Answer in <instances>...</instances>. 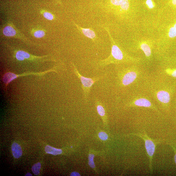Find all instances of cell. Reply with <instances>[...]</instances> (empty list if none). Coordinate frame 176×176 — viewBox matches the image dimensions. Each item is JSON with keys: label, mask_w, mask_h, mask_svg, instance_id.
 <instances>
[{"label": "cell", "mask_w": 176, "mask_h": 176, "mask_svg": "<svg viewBox=\"0 0 176 176\" xmlns=\"http://www.w3.org/2000/svg\"><path fill=\"white\" fill-rule=\"evenodd\" d=\"M174 148V149L175 150V157H174L175 161V163L176 164V149L175 148Z\"/></svg>", "instance_id": "26"}, {"label": "cell", "mask_w": 176, "mask_h": 176, "mask_svg": "<svg viewBox=\"0 0 176 176\" xmlns=\"http://www.w3.org/2000/svg\"><path fill=\"white\" fill-rule=\"evenodd\" d=\"M14 56L17 61H40V59L47 57L46 56H33L25 51L20 50L15 51Z\"/></svg>", "instance_id": "4"}, {"label": "cell", "mask_w": 176, "mask_h": 176, "mask_svg": "<svg viewBox=\"0 0 176 176\" xmlns=\"http://www.w3.org/2000/svg\"><path fill=\"white\" fill-rule=\"evenodd\" d=\"M41 165L40 163H37L33 166L32 168V171L34 174L38 175L39 174L41 168Z\"/></svg>", "instance_id": "15"}, {"label": "cell", "mask_w": 176, "mask_h": 176, "mask_svg": "<svg viewBox=\"0 0 176 176\" xmlns=\"http://www.w3.org/2000/svg\"><path fill=\"white\" fill-rule=\"evenodd\" d=\"M81 30L84 35L87 37L91 39H93L95 37V34L92 30L89 29L83 28H82Z\"/></svg>", "instance_id": "14"}, {"label": "cell", "mask_w": 176, "mask_h": 176, "mask_svg": "<svg viewBox=\"0 0 176 176\" xmlns=\"http://www.w3.org/2000/svg\"><path fill=\"white\" fill-rule=\"evenodd\" d=\"M146 4L149 9H153L154 7V2L152 0H146Z\"/></svg>", "instance_id": "22"}, {"label": "cell", "mask_w": 176, "mask_h": 176, "mask_svg": "<svg viewBox=\"0 0 176 176\" xmlns=\"http://www.w3.org/2000/svg\"><path fill=\"white\" fill-rule=\"evenodd\" d=\"M70 176H80V175L78 172H73L71 174Z\"/></svg>", "instance_id": "23"}, {"label": "cell", "mask_w": 176, "mask_h": 176, "mask_svg": "<svg viewBox=\"0 0 176 176\" xmlns=\"http://www.w3.org/2000/svg\"><path fill=\"white\" fill-rule=\"evenodd\" d=\"M45 150L48 154L54 155L61 154L62 153L61 149H57L49 145L45 146Z\"/></svg>", "instance_id": "12"}, {"label": "cell", "mask_w": 176, "mask_h": 176, "mask_svg": "<svg viewBox=\"0 0 176 176\" xmlns=\"http://www.w3.org/2000/svg\"><path fill=\"white\" fill-rule=\"evenodd\" d=\"M125 56L122 51L117 45L113 44L112 48L111 56L106 60L100 62V65L101 66H104L106 65L115 62L122 61L125 59Z\"/></svg>", "instance_id": "3"}, {"label": "cell", "mask_w": 176, "mask_h": 176, "mask_svg": "<svg viewBox=\"0 0 176 176\" xmlns=\"http://www.w3.org/2000/svg\"><path fill=\"white\" fill-rule=\"evenodd\" d=\"M135 135L139 136L144 140L146 152L150 159V167L151 168L152 159L156 147L154 143L145 134H135Z\"/></svg>", "instance_id": "5"}, {"label": "cell", "mask_w": 176, "mask_h": 176, "mask_svg": "<svg viewBox=\"0 0 176 176\" xmlns=\"http://www.w3.org/2000/svg\"><path fill=\"white\" fill-rule=\"evenodd\" d=\"M168 36L170 38H174L176 37V30L174 27L170 28L168 32Z\"/></svg>", "instance_id": "18"}, {"label": "cell", "mask_w": 176, "mask_h": 176, "mask_svg": "<svg viewBox=\"0 0 176 176\" xmlns=\"http://www.w3.org/2000/svg\"><path fill=\"white\" fill-rule=\"evenodd\" d=\"M157 97L161 103L164 104L168 103L170 100L169 93L164 90H161L157 94Z\"/></svg>", "instance_id": "7"}, {"label": "cell", "mask_w": 176, "mask_h": 176, "mask_svg": "<svg viewBox=\"0 0 176 176\" xmlns=\"http://www.w3.org/2000/svg\"><path fill=\"white\" fill-rule=\"evenodd\" d=\"M44 18L49 20H52L54 18L52 14L48 12H45L43 13Z\"/></svg>", "instance_id": "20"}, {"label": "cell", "mask_w": 176, "mask_h": 176, "mask_svg": "<svg viewBox=\"0 0 176 176\" xmlns=\"http://www.w3.org/2000/svg\"><path fill=\"white\" fill-rule=\"evenodd\" d=\"M140 47L146 56L149 57L151 56V48L148 44L145 43H142L141 44Z\"/></svg>", "instance_id": "13"}, {"label": "cell", "mask_w": 176, "mask_h": 176, "mask_svg": "<svg viewBox=\"0 0 176 176\" xmlns=\"http://www.w3.org/2000/svg\"><path fill=\"white\" fill-rule=\"evenodd\" d=\"M73 65L74 72L76 75L80 79L82 83V88L83 90L84 98L87 99L90 90L94 84L103 77H96L93 78H87L82 76L76 69L75 65Z\"/></svg>", "instance_id": "1"}, {"label": "cell", "mask_w": 176, "mask_h": 176, "mask_svg": "<svg viewBox=\"0 0 176 176\" xmlns=\"http://www.w3.org/2000/svg\"><path fill=\"white\" fill-rule=\"evenodd\" d=\"M52 72L57 73L56 69L55 68H53V69L45 71L43 72L25 73L21 74H16L12 72H8L4 73V75L2 76V81L4 84L5 89L6 90H7L8 84L11 82L20 77L32 75L41 76L44 75L48 73Z\"/></svg>", "instance_id": "2"}, {"label": "cell", "mask_w": 176, "mask_h": 176, "mask_svg": "<svg viewBox=\"0 0 176 176\" xmlns=\"http://www.w3.org/2000/svg\"><path fill=\"white\" fill-rule=\"evenodd\" d=\"M112 4L116 6H120L122 9L126 10L129 8L128 0H111Z\"/></svg>", "instance_id": "9"}, {"label": "cell", "mask_w": 176, "mask_h": 176, "mask_svg": "<svg viewBox=\"0 0 176 176\" xmlns=\"http://www.w3.org/2000/svg\"><path fill=\"white\" fill-rule=\"evenodd\" d=\"M4 34L7 37H13L16 35V30L12 26L8 25L5 27L3 30Z\"/></svg>", "instance_id": "11"}, {"label": "cell", "mask_w": 176, "mask_h": 176, "mask_svg": "<svg viewBox=\"0 0 176 176\" xmlns=\"http://www.w3.org/2000/svg\"><path fill=\"white\" fill-rule=\"evenodd\" d=\"M12 151L13 157L16 158L20 157L22 154L21 147L16 143H14L12 146Z\"/></svg>", "instance_id": "8"}, {"label": "cell", "mask_w": 176, "mask_h": 176, "mask_svg": "<svg viewBox=\"0 0 176 176\" xmlns=\"http://www.w3.org/2000/svg\"><path fill=\"white\" fill-rule=\"evenodd\" d=\"M173 27H174L175 28V30H176V23L175 24Z\"/></svg>", "instance_id": "28"}, {"label": "cell", "mask_w": 176, "mask_h": 176, "mask_svg": "<svg viewBox=\"0 0 176 176\" xmlns=\"http://www.w3.org/2000/svg\"><path fill=\"white\" fill-rule=\"evenodd\" d=\"M25 176H32V175L30 174V173L28 172L27 173V174H26V175H25Z\"/></svg>", "instance_id": "27"}, {"label": "cell", "mask_w": 176, "mask_h": 176, "mask_svg": "<svg viewBox=\"0 0 176 176\" xmlns=\"http://www.w3.org/2000/svg\"><path fill=\"white\" fill-rule=\"evenodd\" d=\"M171 4L173 6H176V0H171Z\"/></svg>", "instance_id": "25"}, {"label": "cell", "mask_w": 176, "mask_h": 176, "mask_svg": "<svg viewBox=\"0 0 176 176\" xmlns=\"http://www.w3.org/2000/svg\"><path fill=\"white\" fill-rule=\"evenodd\" d=\"M171 75L173 77L176 78V69L173 71L171 73Z\"/></svg>", "instance_id": "24"}, {"label": "cell", "mask_w": 176, "mask_h": 176, "mask_svg": "<svg viewBox=\"0 0 176 176\" xmlns=\"http://www.w3.org/2000/svg\"><path fill=\"white\" fill-rule=\"evenodd\" d=\"M97 103V106L96 107L97 112L101 116H104L106 115V111L104 107L99 103L98 101H96Z\"/></svg>", "instance_id": "16"}, {"label": "cell", "mask_w": 176, "mask_h": 176, "mask_svg": "<svg viewBox=\"0 0 176 176\" xmlns=\"http://www.w3.org/2000/svg\"><path fill=\"white\" fill-rule=\"evenodd\" d=\"M99 137L101 140L103 141L106 140L108 138V136L106 133L101 132L99 133Z\"/></svg>", "instance_id": "21"}, {"label": "cell", "mask_w": 176, "mask_h": 176, "mask_svg": "<svg viewBox=\"0 0 176 176\" xmlns=\"http://www.w3.org/2000/svg\"><path fill=\"white\" fill-rule=\"evenodd\" d=\"M94 155L89 154V166L92 168L95 167L94 161Z\"/></svg>", "instance_id": "19"}, {"label": "cell", "mask_w": 176, "mask_h": 176, "mask_svg": "<svg viewBox=\"0 0 176 176\" xmlns=\"http://www.w3.org/2000/svg\"><path fill=\"white\" fill-rule=\"evenodd\" d=\"M120 75V83L122 86H126L131 84L137 77V74L134 71L127 70Z\"/></svg>", "instance_id": "6"}, {"label": "cell", "mask_w": 176, "mask_h": 176, "mask_svg": "<svg viewBox=\"0 0 176 176\" xmlns=\"http://www.w3.org/2000/svg\"><path fill=\"white\" fill-rule=\"evenodd\" d=\"M134 103L135 106L140 107H150L152 106L151 102L145 98L138 99L134 101Z\"/></svg>", "instance_id": "10"}, {"label": "cell", "mask_w": 176, "mask_h": 176, "mask_svg": "<svg viewBox=\"0 0 176 176\" xmlns=\"http://www.w3.org/2000/svg\"><path fill=\"white\" fill-rule=\"evenodd\" d=\"M33 35L35 37L40 38L43 37L45 35V32L44 30H36L34 32Z\"/></svg>", "instance_id": "17"}]
</instances>
